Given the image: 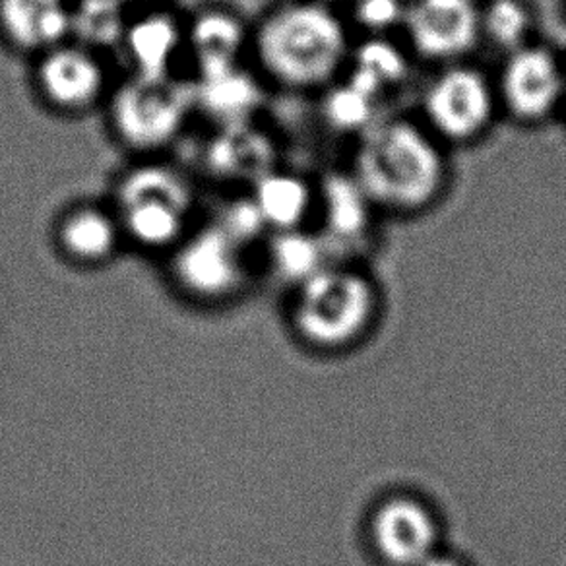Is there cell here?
Returning <instances> with one entry per match:
<instances>
[{
	"label": "cell",
	"mask_w": 566,
	"mask_h": 566,
	"mask_svg": "<svg viewBox=\"0 0 566 566\" xmlns=\"http://www.w3.org/2000/svg\"><path fill=\"white\" fill-rule=\"evenodd\" d=\"M195 202L189 179L175 167L146 161L118 177L115 213L134 243L166 249L181 243Z\"/></svg>",
	"instance_id": "obj_3"
},
{
	"label": "cell",
	"mask_w": 566,
	"mask_h": 566,
	"mask_svg": "<svg viewBox=\"0 0 566 566\" xmlns=\"http://www.w3.org/2000/svg\"><path fill=\"white\" fill-rule=\"evenodd\" d=\"M406 74L408 63L400 49L394 48L388 41L375 38L365 41L361 48L355 51L354 71L349 82L373 97H378L386 87L400 84Z\"/></svg>",
	"instance_id": "obj_21"
},
{
	"label": "cell",
	"mask_w": 566,
	"mask_h": 566,
	"mask_svg": "<svg viewBox=\"0 0 566 566\" xmlns=\"http://www.w3.org/2000/svg\"><path fill=\"white\" fill-rule=\"evenodd\" d=\"M251 200L266 228L285 233L307 218L313 190L300 175L272 169L252 182Z\"/></svg>",
	"instance_id": "obj_16"
},
{
	"label": "cell",
	"mask_w": 566,
	"mask_h": 566,
	"mask_svg": "<svg viewBox=\"0 0 566 566\" xmlns=\"http://www.w3.org/2000/svg\"><path fill=\"white\" fill-rule=\"evenodd\" d=\"M125 2L130 7V4H151V2H156V0H125Z\"/></svg>",
	"instance_id": "obj_27"
},
{
	"label": "cell",
	"mask_w": 566,
	"mask_h": 566,
	"mask_svg": "<svg viewBox=\"0 0 566 566\" xmlns=\"http://www.w3.org/2000/svg\"><path fill=\"white\" fill-rule=\"evenodd\" d=\"M118 51L125 55L130 76L169 78L187 53V24L167 10H146L130 17Z\"/></svg>",
	"instance_id": "obj_11"
},
{
	"label": "cell",
	"mask_w": 566,
	"mask_h": 566,
	"mask_svg": "<svg viewBox=\"0 0 566 566\" xmlns=\"http://www.w3.org/2000/svg\"><path fill=\"white\" fill-rule=\"evenodd\" d=\"M403 24L421 55L449 61L480 40L481 10L475 0H416Z\"/></svg>",
	"instance_id": "obj_8"
},
{
	"label": "cell",
	"mask_w": 566,
	"mask_h": 566,
	"mask_svg": "<svg viewBox=\"0 0 566 566\" xmlns=\"http://www.w3.org/2000/svg\"><path fill=\"white\" fill-rule=\"evenodd\" d=\"M260 69L280 86L308 90L334 78L347 53V35L323 2H287L262 18L251 35Z\"/></svg>",
	"instance_id": "obj_2"
},
{
	"label": "cell",
	"mask_w": 566,
	"mask_h": 566,
	"mask_svg": "<svg viewBox=\"0 0 566 566\" xmlns=\"http://www.w3.org/2000/svg\"><path fill=\"white\" fill-rule=\"evenodd\" d=\"M493 90L481 72L454 66L442 72L427 87L424 115L433 130L449 140H472L493 118Z\"/></svg>",
	"instance_id": "obj_7"
},
{
	"label": "cell",
	"mask_w": 566,
	"mask_h": 566,
	"mask_svg": "<svg viewBox=\"0 0 566 566\" xmlns=\"http://www.w3.org/2000/svg\"><path fill=\"white\" fill-rule=\"evenodd\" d=\"M421 566H462L460 563H457V560H452V558L449 557H441V555H437L434 553L433 557L427 558L424 560L423 565Z\"/></svg>",
	"instance_id": "obj_26"
},
{
	"label": "cell",
	"mask_w": 566,
	"mask_h": 566,
	"mask_svg": "<svg viewBox=\"0 0 566 566\" xmlns=\"http://www.w3.org/2000/svg\"><path fill=\"white\" fill-rule=\"evenodd\" d=\"M275 266L285 275L303 277L307 282L323 270V249L315 239L303 235L297 229L280 233L272 249Z\"/></svg>",
	"instance_id": "obj_24"
},
{
	"label": "cell",
	"mask_w": 566,
	"mask_h": 566,
	"mask_svg": "<svg viewBox=\"0 0 566 566\" xmlns=\"http://www.w3.org/2000/svg\"><path fill=\"white\" fill-rule=\"evenodd\" d=\"M501 94L514 117L539 120L566 94L565 74L549 49L524 45L509 53L501 74Z\"/></svg>",
	"instance_id": "obj_10"
},
{
	"label": "cell",
	"mask_w": 566,
	"mask_h": 566,
	"mask_svg": "<svg viewBox=\"0 0 566 566\" xmlns=\"http://www.w3.org/2000/svg\"><path fill=\"white\" fill-rule=\"evenodd\" d=\"M354 179L373 205L419 210L441 195L447 167L439 146L419 126L378 118L361 134Z\"/></svg>",
	"instance_id": "obj_1"
},
{
	"label": "cell",
	"mask_w": 566,
	"mask_h": 566,
	"mask_svg": "<svg viewBox=\"0 0 566 566\" xmlns=\"http://www.w3.org/2000/svg\"><path fill=\"white\" fill-rule=\"evenodd\" d=\"M323 210L328 229L339 239L361 235L370 221L369 197L363 192L354 175H331L324 181Z\"/></svg>",
	"instance_id": "obj_20"
},
{
	"label": "cell",
	"mask_w": 566,
	"mask_h": 566,
	"mask_svg": "<svg viewBox=\"0 0 566 566\" xmlns=\"http://www.w3.org/2000/svg\"><path fill=\"white\" fill-rule=\"evenodd\" d=\"M223 133L208 148V167L221 179L251 177L254 182L262 175L272 171L264 166L268 159V144L260 134L252 133L243 125H228Z\"/></svg>",
	"instance_id": "obj_18"
},
{
	"label": "cell",
	"mask_w": 566,
	"mask_h": 566,
	"mask_svg": "<svg viewBox=\"0 0 566 566\" xmlns=\"http://www.w3.org/2000/svg\"><path fill=\"white\" fill-rule=\"evenodd\" d=\"M72 0H0V38L35 59L71 41Z\"/></svg>",
	"instance_id": "obj_12"
},
{
	"label": "cell",
	"mask_w": 566,
	"mask_h": 566,
	"mask_svg": "<svg viewBox=\"0 0 566 566\" xmlns=\"http://www.w3.org/2000/svg\"><path fill=\"white\" fill-rule=\"evenodd\" d=\"M195 107L192 86L177 76H130L107 97L111 130L126 150L151 156L181 138Z\"/></svg>",
	"instance_id": "obj_4"
},
{
	"label": "cell",
	"mask_w": 566,
	"mask_h": 566,
	"mask_svg": "<svg viewBox=\"0 0 566 566\" xmlns=\"http://www.w3.org/2000/svg\"><path fill=\"white\" fill-rule=\"evenodd\" d=\"M243 244L237 243L220 223L182 239L175 272L190 292L220 297L235 290L243 277Z\"/></svg>",
	"instance_id": "obj_9"
},
{
	"label": "cell",
	"mask_w": 566,
	"mask_h": 566,
	"mask_svg": "<svg viewBox=\"0 0 566 566\" xmlns=\"http://www.w3.org/2000/svg\"><path fill=\"white\" fill-rule=\"evenodd\" d=\"M324 117L339 130H359L365 133L378 118L377 97L363 92L347 80L346 84L336 86L326 95L323 107Z\"/></svg>",
	"instance_id": "obj_23"
},
{
	"label": "cell",
	"mask_w": 566,
	"mask_h": 566,
	"mask_svg": "<svg viewBox=\"0 0 566 566\" xmlns=\"http://www.w3.org/2000/svg\"><path fill=\"white\" fill-rule=\"evenodd\" d=\"M316 2H323V4H328V2H338V0H316Z\"/></svg>",
	"instance_id": "obj_28"
},
{
	"label": "cell",
	"mask_w": 566,
	"mask_h": 566,
	"mask_svg": "<svg viewBox=\"0 0 566 566\" xmlns=\"http://www.w3.org/2000/svg\"><path fill=\"white\" fill-rule=\"evenodd\" d=\"M251 33L243 20L226 9L198 12L187 24V53L197 78L233 71L241 66Z\"/></svg>",
	"instance_id": "obj_13"
},
{
	"label": "cell",
	"mask_w": 566,
	"mask_h": 566,
	"mask_svg": "<svg viewBox=\"0 0 566 566\" xmlns=\"http://www.w3.org/2000/svg\"><path fill=\"white\" fill-rule=\"evenodd\" d=\"M359 24L375 33H382L403 22L406 9L401 0H359L355 9Z\"/></svg>",
	"instance_id": "obj_25"
},
{
	"label": "cell",
	"mask_w": 566,
	"mask_h": 566,
	"mask_svg": "<svg viewBox=\"0 0 566 566\" xmlns=\"http://www.w3.org/2000/svg\"><path fill=\"white\" fill-rule=\"evenodd\" d=\"M378 549L390 563L421 566L434 555L437 530L431 514L408 499L386 503L375 518Z\"/></svg>",
	"instance_id": "obj_14"
},
{
	"label": "cell",
	"mask_w": 566,
	"mask_h": 566,
	"mask_svg": "<svg viewBox=\"0 0 566 566\" xmlns=\"http://www.w3.org/2000/svg\"><path fill=\"white\" fill-rule=\"evenodd\" d=\"M370 307L373 295L361 275L323 268L305 282L297 323L308 338L336 346L363 331L369 321Z\"/></svg>",
	"instance_id": "obj_5"
},
{
	"label": "cell",
	"mask_w": 566,
	"mask_h": 566,
	"mask_svg": "<svg viewBox=\"0 0 566 566\" xmlns=\"http://www.w3.org/2000/svg\"><path fill=\"white\" fill-rule=\"evenodd\" d=\"M195 107L205 109L221 125H243L260 103V86L243 66L197 78L192 86Z\"/></svg>",
	"instance_id": "obj_17"
},
{
	"label": "cell",
	"mask_w": 566,
	"mask_h": 566,
	"mask_svg": "<svg viewBox=\"0 0 566 566\" xmlns=\"http://www.w3.org/2000/svg\"><path fill=\"white\" fill-rule=\"evenodd\" d=\"M532 17L520 0H491L481 10V33L496 48L514 53L527 45Z\"/></svg>",
	"instance_id": "obj_22"
},
{
	"label": "cell",
	"mask_w": 566,
	"mask_h": 566,
	"mask_svg": "<svg viewBox=\"0 0 566 566\" xmlns=\"http://www.w3.org/2000/svg\"><path fill=\"white\" fill-rule=\"evenodd\" d=\"M59 243L72 259L99 262L117 251L123 229L117 213L102 206H74L64 213L56 229Z\"/></svg>",
	"instance_id": "obj_15"
},
{
	"label": "cell",
	"mask_w": 566,
	"mask_h": 566,
	"mask_svg": "<svg viewBox=\"0 0 566 566\" xmlns=\"http://www.w3.org/2000/svg\"><path fill=\"white\" fill-rule=\"evenodd\" d=\"M33 82L41 102L66 115H86L109 97V78L102 56L66 41L35 59Z\"/></svg>",
	"instance_id": "obj_6"
},
{
	"label": "cell",
	"mask_w": 566,
	"mask_h": 566,
	"mask_svg": "<svg viewBox=\"0 0 566 566\" xmlns=\"http://www.w3.org/2000/svg\"><path fill=\"white\" fill-rule=\"evenodd\" d=\"M128 20L125 0H72L71 41L102 55L120 48Z\"/></svg>",
	"instance_id": "obj_19"
}]
</instances>
